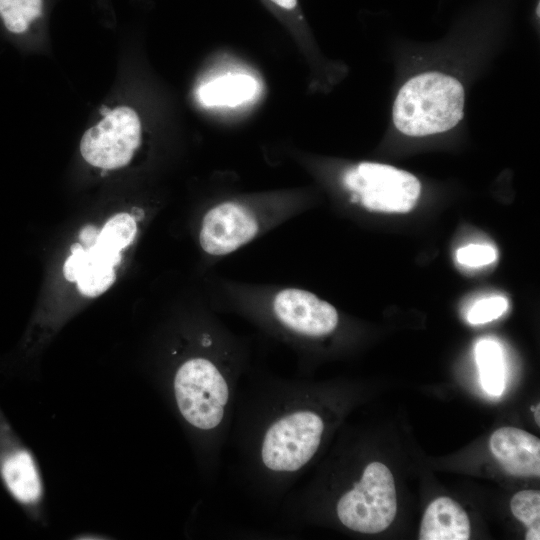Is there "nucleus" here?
Listing matches in <instances>:
<instances>
[{"mask_svg": "<svg viewBox=\"0 0 540 540\" xmlns=\"http://www.w3.org/2000/svg\"><path fill=\"white\" fill-rule=\"evenodd\" d=\"M256 82L247 75H225L202 85L199 99L206 106H236L251 99Z\"/></svg>", "mask_w": 540, "mask_h": 540, "instance_id": "13", "label": "nucleus"}, {"mask_svg": "<svg viewBox=\"0 0 540 540\" xmlns=\"http://www.w3.org/2000/svg\"><path fill=\"white\" fill-rule=\"evenodd\" d=\"M42 13V0H0V17L8 31L25 32Z\"/></svg>", "mask_w": 540, "mask_h": 540, "instance_id": "15", "label": "nucleus"}, {"mask_svg": "<svg viewBox=\"0 0 540 540\" xmlns=\"http://www.w3.org/2000/svg\"><path fill=\"white\" fill-rule=\"evenodd\" d=\"M307 197L300 192L235 194L213 198L198 214L197 245L212 267L251 242L303 213Z\"/></svg>", "mask_w": 540, "mask_h": 540, "instance_id": "3", "label": "nucleus"}, {"mask_svg": "<svg viewBox=\"0 0 540 540\" xmlns=\"http://www.w3.org/2000/svg\"><path fill=\"white\" fill-rule=\"evenodd\" d=\"M98 232H99V229L93 225L85 226L79 232L80 244L83 247H88L95 241Z\"/></svg>", "mask_w": 540, "mask_h": 540, "instance_id": "20", "label": "nucleus"}, {"mask_svg": "<svg viewBox=\"0 0 540 540\" xmlns=\"http://www.w3.org/2000/svg\"><path fill=\"white\" fill-rule=\"evenodd\" d=\"M456 258L463 265L478 267L494 262L497 252L495 248L487 244H470L458 249Z\"/></svg>", "mask_w": 540, "mask_h": 540, "instance_id": "18", "label": "nucleus"}, {"mask_svg": "<svg viewBox=\"0 0 540 540\" xmlns=\"http://www.w3.org/2000/svg\"><path fill=\"white\" fill-rule=\"evenodd\" d=\"M507 299L501 296L490 297L476 302L467 314L473 325L484 324L499 318L507 309Z\"/></svg>", "mask_w": 540, "mask_h": 540, "instance_id": "17", "label": "nucleus"}, {"mask_svg": "<svg viewBox=\"0 0 540 540\" xmlns=\"http://www.w3.org/2000/svg\"><path fill=\"white\" fill-rule=\"evenodd\" d=\"M137 223L131 213H119L104 224L91 245L73 244L63 266L64 277L76 282L77 289L86 297L105 292L115 281L114 268L121 261L122 250L136 237Z\"/></svg>", "mask_w": 540, "mask_h": 540, "instance_id": "6", "label": "nucleus"}, {"mask_svg": "<svg viewBox=\"0 0 540 540\" xmlns=\"http://www.w3.org/2000/svg\"><path fill=\"white\" fill-rule=\"evenodd\" d=\"M340 182L351 204L373 212H409L421 193V183L413 174L375 162L347 167Z\"/></svg>", "mask_w": 540, "mask_h": 540, "instance_id": "7", "label": "nucleus"}, {"mask_svg": "<svg viewBox=\"0 0 540 540\" xmlns=\"http://www.w3.org/2000/svg\"><path fill=\"white\" fill-rule=\"evenodd\" d=\"M470 520L465 510L449 497L432 501L422 518L420 540H467L470 538Z\"/></svg>", "mask_w": 540, "mask_h": 540, "instance_id": "12", "label": "nucleus"}, {"mask_svg": "<svg viewBox=\"0 0 540 540\" xmlns=\"http://www.w3.org/2000/svg\"><path fill=\"white\" fill-rule=\"evenodd\" d=\"M482 388L492 396H500L505 389V364L500 345L491 339H483L475 346Z\"/></svg>", "mask_w": 540, "mask_h": 540, "instance_id": "14", "label": "nucleus"}, {"mask_svg": "<svg viewBox=\"0 0 540 540\" xmlns=\"http://www.w3.org/2000/svg\"><path fill=\"white\" fill-rule=\"evenodd\" d=\"M279 11L287 15H296L299 10L298 0H267Z\"/></svg>", "mask_w": 540, "mask_h": 540, "instance_id": "19", "label": "nucleus"}, {"mask_svg": "<svg viewBox=\"0 0 540 540\" xmlns=\"http://www.w3.org/2000/svg\"><path fill=\"white\" fill-rule=\"evenodd\" d=\"M490 450L502 468L510 475L532 477L540 475V440L515 427L495 430L489 440Z\"/></svg>", "mask_w": 540, "mask_h": 540, "instance_id": "11", "label": "nucleus"}, {"mask_svg": "<svg viewBox=\"0 0 540 540\" xmlns=\"http://www.w3.org/2000/svg\"><path fill=\"white\" fill-rule=\"evenodd\" d=\"M141 143V123L137 113L119 106L105 115L82 136L80 152L86 162L102 169L127 165Z\"/></svg>", "mask_w": 540, "mask_h": 540, "instance_id": "9", "label": "nucleus"}, {"mask_svg": "<svg viewBox=\"0 0 540 540\" xmlns=\"http://www.w3.org/2000/svg\"><path fill=\"white\" fill-rule=\"evenodd\" d=\"M325 429L322 416L292 404L265 427L258 456L266 472L287 475L298 472L316 454Z\"/></svg>", "mask_w": 540, "mask_h": 540, "instance_id": "5", "label": "nucleus"}, {"mask_svg": "<svg viewBox=\"0 0 540 540\" xmlns=\"http://www.w3.org/2000/svg\"><path fill=\"white\" fill-rule=\"evenodd\" d=\"M531 410L534 411L535 421L537 422L538 425H540V414H539L540 406H539V404L537 405V407L532 406Z\"/></svg>", "mask_w": 540, "mask_h": 540, "instance_id": "21", "label": "nucleus"}, {"mask_svg": "<svg viewBox=\"0 0 540 540\" xmlns=\"http://www.w3.org/2000/svg\"><path fill=\"white\" fill-rule=\"evenodd\" d=\"M340 522L350 530L376 534L387 529L397 513V494L389 468L381 462L369 463L358 482L337 502Z\"/></svg>", "mask_w": 540, "mask_h": 540, "instance_id": "8", "label": "nucleus"}, {"mask_svg": "<svg viewBox=\"0 0 540 540\" xmlns=\"http://www.w3.org/2000/svg\"><path fill=\"white\" fill-rule=\"evenodd\" d=\"M512 514L527 527L526 540L540 539V492L522 490L511 499Z\"/></svg>", "mask_w": 540, "mask_h": 540, "instance_id": "16", "label": "nucleus"}, {"mask_svg": "<svg viewBox=\"0 0 540 540\" xmlns=\"http://www.w3.org/2000/svg\"><path fill=\"white\" fill-rule=\"evenodd\" d=\"M0 478L10 496L22 507H36L43 485L36 461L0 409Z\"/></svg>", "mask_w": 540, "mask_h": 540, "instance_id": "10", "label": "nucleus"}, {"mask_svg": "<svg viewBox=\"0 0 540 540\" xmlns=\"http://www.w3.org/2000/svg\"><path fill=\"white\" fill-rule=\"evenodd\" d=\"M205 286L217 312L244 318L295 352L328 338L339 328L337 309L300 287L241 281L213 271Z\"/></svg>", "mask_w": 540, "mask_h": 540, "instance_id": "1", "label": "nucleus"}, {"mask_svg": "<svg viewBox=\"0 0 540 540\" xmlns=\"http://www.w3.org/2000/svg\"><path fill=\"white\" fill-rule=\"evenodd\" d=\"M464 105V88L457 78L426 71L399 89L393 104V122L398 131L411 137L443 133L462 120Z\"/></svg>", "mask_w": 540, "mask_h": 540, "instance_id": "4", "label": "nucleus"}, {"mask_svg": "<svg viewBox=\"0 0 540 540\" xmlns=\"http://www.w3.org/2000/svg\"><path fill=\"white\" fill-rule=\"evenodd\" d=\"M207 305L194 337V348L177 366L173 393L183 419L194 429L214 433L222 425L231 394V378L246 360L247 348Z\"/></svg>", "mask_w": 540, "mask_h": 540, "instance_id": "2", "label": "nucleus"}]
</instances>
